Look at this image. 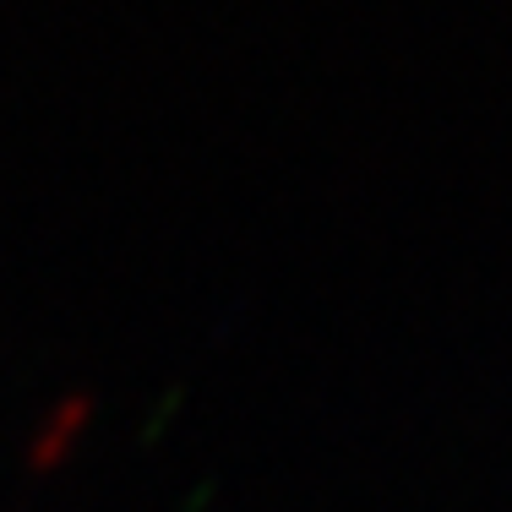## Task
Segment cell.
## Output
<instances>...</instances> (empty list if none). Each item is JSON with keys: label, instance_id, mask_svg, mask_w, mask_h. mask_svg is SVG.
Wrapping results in <instances>:
<instances>
[{"label": "cell", "instance_id": "7a4b0ae2", "mask_svg": "<svg viewBox=\"0 0 512 512\" xmlns=\"http://www.w3.org/2000/svg\"><path fill=\"white\" fill-rule=\"evenodd\" d=\"M180 404H186V387H180V382H169L164 387V393H158L153 398V409H148V420H142V442H158V436H164L169 431V420H175V414H180Z\"/></svg>", "mask_w": 512, "mask_h": 512}, {"label": "cell", "instance_id": "3957f363", "mask_svg": "<svg viewBox=\"0 0 512 512\" xmlns=\"http://www.w3.org/2000/svg\"><path fill=\"white\" fill-rule=\"evenodd\" d=\"M213 491H218V480L207 474V480H197V485H191V496L180 502V512H202V507H207V496H213Z\"/></svg>", "mask_w": 512, "mask_h": 512}, {"label": "cell", "instance_id": "6da1fadb", "mask_svg": "<svg viewBox=\"0 0 512 512\" xmlns=\"http://www.w3.org/2000/svg\"><path fill=\"white\" fill-rule=\"evenodd\" d=\"M93 404H99V393H93V387H71V393H60L55 404H50V414L39 420V431L28 436V453H22V463H28L33 474L60 469V463L71 458V447L82 442V431H88Z\"/></svg>", "mask_w": 512, "mask_h": 512}]
</instances>
